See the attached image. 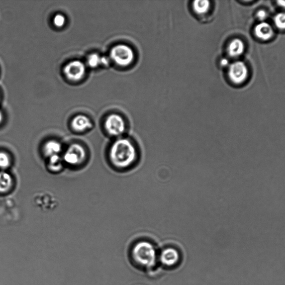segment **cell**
<instances>
[{
  "label": "cell",
  "mask_w": 285,
  "mask_h": 285,
  "mask_svg": "<svg viewBox=\"0 0 285 285\" xmlns=\"http://www.w3.org/2000/svg\"><path fill=\"white\" fill-rule=\"evenodd\" d=\"M110 162L120 170L131 169L139 158V148L132 139L120 137L112 144L109 150Z\"/></svg>",
  "instance_id": "obj_1"
},
{
  "label": "cell",
  "mask_w": 285,
  "mask_h": 285,
  "mask_svg": "<svg viewBox=\"0 0 285 285\" xmlns=\"http://www.w3.org/2000/svg\"><path fill=\"white\" fill-rule=\"evenodd\" d=\"M132 256L137 264L151 268L156 263V251L153 245L147 241H141L133 247Z\"/></svg>",
  "instance_id": "obj_2"
},
{
  "label": "cell",
  "mask_w": 285,
  "mask_h": 285,
  "mask_svg": "<svg viewBox=\"0 0 285 285\" xmlns=\"http://www.w3.org/2000/svg\"><path fill=\"white\" fill-rule=\"evenodd\" d=\"M110 57L113 62L120 67H127L132 63L134 54L132 48L126 45H116L110 51Z\"/></svg>",
  "instance_id": "obj_3"
},
{
  "label": "cell",
  "mask_w": 285,
  "mask_h": 285,
  "mask_svg": "<svg viewBox=\"0 0 285 285\" xmlns=\"http://www.w3.org/2000/svg\"><path fill=\"white\" fill-rule=\"evenodd\" d=\"M105 128L111 136L119 137L122 136L127 130V124L122 116L113 114L106 118Z\"/></svg>",
  "instance_id": "obj_4"
},
{
  "label": "cell",
  "mask_w": 285,
  "mask_h": 285,
  "mask_svg": "<svg viewBox=\"0 0 285 285\" xmlns=\"http://www.w3.org/2000/svg\"><path fill=\"white\" fill-rule=\"evenodd\" d=\"M86 157L85 149L81 145L74 144L65 153L63 160L70 165L76 166L81 164Z\"/></svg>",
  "instance_id": "obj_5"
},
{
  "label": "cell",
  "mask_w": 285,
  "mask_h": 285,
  "mask_svg": "<svg viewBox=\"0 0 285 285\" xmlns=\"http://www.w3.org/2000/svg\"><path fill=\"white\" fill-rule=\"evenodd\" d=\"M64 72L69 80L77 82L81 81L85 76L86 68L81 61L74 60L66 65Z\"/></svg>",
  "instance_id": "obj_6"
},
{
  "label": "cell",
  "mask_w": 285,
  "mask_h": 285,
  "mask_svg": "<svg viewBox=\"0 0 285 285\" xmlns=\"http://www.w3.org/2000/svg\"><path fill=\"white\" fill-rule=\"evenodd\" d=\"M248 69L245 64L242 62L233 63L228 70L229 78L233 83L237 84L244 82L248 77Z\"/></svg>",
  "instance_id": "obj_7"
},
{
  "label": "cell",
  "mask_w": 285,
  "mask_h": 285,
  "mask_svg": "<svg viewBox=\"0 0 285 285\" xmlns=\"http://www.w3.org/2000/svg\"><path fill=\"white\" fill-rule=\"evenodd\" d=\"M179 260V252L173 248H167L163 250L160 255L161 263L168 267L176 265Z\"/></svg>",
  "instance_id": "obj_8"
},
{
  "label": "cell",
  "mask_w": 285,
  "mask_h": 285,
  "mask_svg": "<svg viewBox=\"0 0 285 285\" xmlns=\"http://www.w3.org/2000/svg\"><path fill=\"white\" fill-rule=\"evenodd\" d=\"M72 126L75 130L82 132L92 128L93 124L87 116L79 115L76 116L72 120Z\"/></svg>",
  "instance_id": "obj_9"
},
{
  "label": "cell",
  "mask_w": 285,
  "mask_h": 285,
  "mask_svg": "<svg viewBox=\"0 0 285 285\" xmlns=\"http://www.w3.org/2000/svg\"><path fill=\"white\" fill-rule=\"evenodd\" d=\"M255 34L258 38L263 40H268L274 35L273 27L266 22H261L255 29Z\"/></svg>",
  "instance_id": "obj_10"
},
{
  "label": "cell",
  "mask_w": 285,
  "mask_h": 285,
  "mask_svg": "<svg viewBox=\"0 0 285 285\" xmlns=\"http://www.w3.org/2000/svg\"><path fill=\"white\" fill-rule=\"evenodd\" d=\"M245 45L240 39H236L232 40L228 46V54L233 58L240 57L244 53Z\"/></svg>",
  "instance_id": "obj_11"
},
{
  "label": "cell",
  "mask_w": 285,
  "mask_h": 285,
  "mask_svg": "<svg viewBox=\"0 0 285 285\" xmlns=\"http://www.w3.org/2000/svg\"><path fill=\"white\" fill-rule=\"evenodd\" d=\"M62 145L58 142L50 141L45 144L44 153L46 157L50 158L59 155V153L62 151Z\"/></svg>",
  "instance_id": "obj_12"
},
{
  "label": "cell",
  "mask_w": 285,
  "mask_h": 285,
  "mask_svg": "<svg viewBox=\"0 0 285 285\" xmlns=\"http://www.w3.org/2000/svg\"><path fill=\"white\" fill-rule=\"evenodd\" d=\"M12 184V177L8 173L0 172V192H7L11 188Z\"/></svg>",
  "instance_id": "obj_13"
},
{
  "label": "cell",
  "mask_w": 285,
  "mask_h": 285,
  "mask_svg": "<svg viewBox=\"0 0 285 285\" xmlns=\"http://www.w3.org/2000/svg\"><path fill=\"white\" fill-rule=\"evenodd\" d=\"M210 7H211V4L207 0L195 1L192 4L194 12L200 16L204 15L208 12Z\"/></svg>",
  "instance_id": "obj_14"
},
{
  "label": "cell",
  "mask_w": 285,
  "mask_h": 285,
  "mask_svg": "<svg viewBox=\"0 0 285 285\" xmlns=\"http://www.w3.org/2000/svg\"><path fill=\"white\" fill-rule=\"evenodd\" d=\"M63 161V159L59 155L50 157L48 164L49 169L55 172L62 170Z\"/></svg>",
  "instance_id": "obj_15"
},
{
  "label": "cell",
  "mask_w": 285,
  "mask_h": 285,
  "mask_svg": "<svg viewBox=\"0 0 285 285\" xmlns=\"http://www.w3.org/2000/svg\"><path fill=\"white\" fill-rule=\"evenodd\" d=\"M87 62L91 68H95L102 65V57L96 54H93L88 57Z\"/></svg>",
  "instance_id": "obj_16"
},
{
  "label": "cell",
  "mask_w": 285,
  "mask_h": 285,
  "mask_svg": "<svg viewBox=\"0 0 285 285\" xmlns=\"http://www.w3.org/2000/svg\"><path fill=\"white\" fill-rule=\"evenodd\" d=\"M10 158L7 153L0 152V169L5 170L10 166Z\"/></svg>",
  "instance_id": "obj_17"
},
{
  "label": "cell",
  "mask_w": 285,
  "mask_h": 285,
  "mask_svg": "<svg viewBox=\"0 0 285 285\" xmlns=\"http://www.w3.org/2000/svg\"><path fill=\"white\" fill-rule=\"evenodd\" d=\"M276 25L280 29H285V13H280L275 18Z\"/></svg>",
  "instance_id": "obj_18"
},
{
  "label": "cell",
  "mask_w": 285,
  "mask_h": 285,
  "mask_svg": "<svg viewBox=\"0 0 285 285\" xmlns=\"http://www.w3.org/2000/svg\"><path fill=\"white\" fill-rule=\"evenodd\" d=\"M65 21H66V19H65V17L62 14H57V15L54 18L53 23L55 26L57 27H62L65 24Z\"/></svg>",
  "instance_id": "obj_19"
},
{
  "label": "cell",
  "mask_w": 285,
  "mask_h": 285,
  "mask_svg": "<svg viewBox=\"0 0 285 285\" xmlns=\"http://www.w3.org/2000/svg\"><path fill=\"white\" fill-rule=\"evenodd\" d=\"M257 16H258L260 20L263 21L265 19L266 17H267V13L264 10H260L258 13H257Z\"/></svg>",
  "instance_id": "obj_20"
},
{
  "label": "cell",
  "mask_w": 285,
  "mask_h": 285,
  "mask_svg": "<svg viewBox=\"0 0 285 285\" xmlns=\"http://www.w3.org/2000/svg\"><path fill=\"white\" fill-rule=\"evenodd\" d=\"M221 64L223 65V66H227V65L228 64V61L227 59H223L221 61Z\"/></svg>",
  "instance_id": "obj_21"
},
{
  "label": "cell",
  "mask_w": 285,
  "mask_h": 285,
  "mask_svg": "<svg viewBox=\"0 0 285 285\" xmlns=\"http://www.w3.org/2000/svg\"><path fill=\"white\" fill-rule=\"evenodd\" d=\"M278 3L280 6H281L283 7H285V1H278Z\"/></svg>",
  "instance_id": "obj_22"
},
{
  "label": "cell",
  "mask_w": 285,
  "mask_h": 285,
  "mask_svg": "<svg viewBox=\"0 0 285 285\" xmlns=\"http://www.w3.org/2000/svg\"><path fill=\"white\" fill-rule=\"evenodd\" d=\"M2 119H3L2 114L1 113V112L0 111V123L2 122Z\"/></svg>",
  "instance_id": "obj_23"
}]
</instances>
